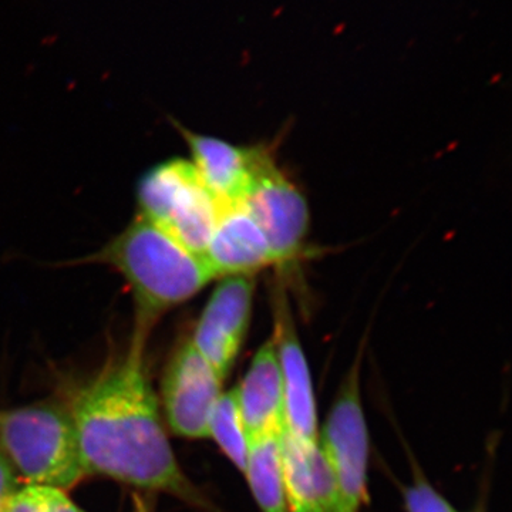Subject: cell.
Listing matches in <instances>:
<instances>
[{"instance_id":"9a60e30c","label":"cell","mask_w":512,"mask_h":512,"mask_svg":"<svg viewBox=\"0 0 512 512\" xmlns=\"http://www.w3.org/2000/svg\"><path fill=\"white\" fill-rule=\"evenodd\" d=\"M210 437L217 441L225 456L239 471H247L249 440L241 412L237 392L222 393L210 420Z\"/></svg>"},{"instance_id":"ac0fdd59","label":"cell","mask_w":512,"mask_h":512,"mask_svg":"<svg viewBox=\"0 0 512 512\" xmlns=\"http://www.w3.org/2000/svg\"><path fill=\"white\" fill-rule=\"evenodd\" d=\"M133 512H151L150 508H148V505L144 503L143 500H141L138 495L134 497V511Z\"/></svg>"},{"instance_id":"5b68a950","label":"cell","mask_w":512,"mask_h":512,"mask_svg":"<svg viewBox=\"0 0 512 512\" xmlns=\"http://www.w3.org/2000/svg\"><path fill=\"white\" fill-rule=\"evenodd\" d=\"M319 446L328 458L336 483L333 512H359L365 500L369 433L360 399V356L339 389Z\"/></svg>"},{"instance_id":"52a82bcc","label":"cell","mask_w":512,"mask_h":512,"mask_svg":"<svg viewBox=\"0 0 512 512\" xmlns=\"http://www.w3.org/2000/svg\"><path fill=\"white\" fill-rule=\"evenodd\" d=\"M222 383L191 340L178 345L161 380L165 420L174 434L191 440L210 437V420Z\"/></svg>"},{"instance_id":"30bf717a","label":"cell","mask_w":512,"mask_h":512,"mask_svg":"<svg viewBox=\"0 0 512 512\" xmlns=\"http://www.w3.org/2000/svg\"><path fill=\"white\" fill-rule=\"evenodd\" d=\"M282 477L291 512H333L336 483L319 441H305L288 430L279 437Z\"/></svg>"},{"instance_id":"277c9868","label":"cell","mask_w":512,"mask_h":512,"mask_svg":"<svg viewBox=\"0 0 512 512\" xmlns=\"http://www.w3.org/2000/svg\"><path fill=\"white\" fill-rule=\"evenodd\" d=\"M137 200L144 220L205 261L224 208L191 161L177 158L151 168L138 184Z\"/></svg>"},{"instance_id":"6da1fadb","label":"cell","mask_w":512,"mask_h":512,"mask_svg":"<svg viewBox=\"0 0 512 512\" xmlns=\"http://www.w3.org/2000/svg\"><path fill=\"white\" fill-rule=\"evenodd\" d=\"M146 345L147 340L133 336L126 355L74 397L69 413L84 466L89 476L207 507L181 470L165 433L144 360Z\"/></svg>"},{"instance_id":"8fae6325","label":"cell","mask_w":512,"mask_h":512,"mask_svg":"<svg viewBox=\"0 0 512 512\" xmlns=\"http://www.w3.org/2000/svg\"><path fill=\"white\" fill-rule=\"evenodd\" d=\"M235 392L249 444L281 437L286 429L284 389L274 339L256 352Z\"/></svg>"},{"instance_id":"e0dca14e","label":"cell","mask_w":512,"mask_h":512,"mask_svg":"<svg viewBox=\"0 0 512 512\" xmlns=\"http://www.w3.org/2000/svg\"><path fill=\"white\" fill-rule=\"evenodd\" d=\"M20 487L18 474L9 461L0 453V512H5L6 503Z\"/></svg>"},{"instance_id":"3957f363","label":"cell","mask_w":512,"mask_h":512,"mask_svg":"<svg viewBox=\"0 0 512 512\" xmlns=\"http://www.w3.org/2000/svg\"><path fill=\"white\" fill-rule=\"evenodd\" d=\"M0 453L25 484L66 491L89 477L72 416L55 406L0 414Z\"/></svg>"},{"instance_id":"4fadbf2b","label":"cell","mask_w":512,"mask_h":512,"mask_svg":"<svg viewBox=\"0 0 512 512\" xmlns=\"http://www.w3.org/2000/svg\"><path fill=\"white\" fill-rule=\"evenodd\" d=\"M205 262L217 278L252 275L265 266L275 265L265 235L242 205L222 210Z\"/></svg>"},{"instance_id":"5bb4252c","label":"cell","mask_w":512,"mask_h":512,"mask_svg":"<svg viewBox=\"0 0 512 512\" xmlns=\"http://www.w3.org/2000/svg\"><path fill=\"white\" fill-rule=\"evenodd\" d=\"M245 477L262 511L291 512L282 477L279 437H269L249 444Z\"/></svg>"},{"instance_id":"7a4b0ae2","label":"cell","mask_w":512,"mask_h":512,"mask_svg":"<svg viewBox=\"0 0 512 512\" xmlns=\"http://www.w3.org/2000/svg\"><path fill=\"white\" fill-rule=\"evenodd\" d=\"M90 261L109 265L126 279L136 308L133 336L144 340L164 313L217 278L204 259L180 247L141 215Z\"/></svg>"},{"instance_id":"9c48e42d","label":"cell","mask_w":512,"mask_h":512,"mask_svg":"<svg viewBox=\"0 0 512 512\" xmlns=\"http://www.w3.org/2000/svg\"><path fill=\"white\" fill-rule=\"evenodd\" d=\"M274 322L272 339L284 389L286 430L299 439L316 443L319 441L318 419L311 370L296 333L291 306L281 288L274 295Z\"/></svg>"},{"instance_id":"2e32d148","label":"cell","mask_w":512,"mask_h":512,"mask_svg":"<svg viewBox=\"0 0 512 512\" xmlns=\"http://www.w3.org/2000/svg\"><path fill=\"white\" fill-rule=\"evenodd\" d=\"M404 500L409 512H457L423 477L407 488Z\"/></svg>"},{"instance_id":"8992f818","label":"cell","mask_w":512,"mask_h":512,"mask_svg":"<svg viewBox=\"0 0 512 512\" xmlns=\"http://www.w3.org/2000/svg\"><path fill=\"white\" fill-rule=\"evenodd\" d=\"M242 207L265 235L275 265L293 261L308 232V204L298 188L276 167L274 158L262 148Z\"/></svg>"},{"instance_id":"ba28073f","label":"cell","mask_w":512,"mask_h":512,"mask_svg":"<svg viewBox=\"0 0 512 512\" xmlns=\"http://www.w3.org/2000/svg\"><path fill=\"white\" fill-rule=\"evenodd\" d=\"M254 291L252 275L225 276L195 326L192 345L222 380L237 362L247 338Z\"/></svg>"},{"instance_id":"7c38bea8","label":"cell","mask_w":512,"mask_h":512,"mask_svg":"<svg viewBox=\"0 0 512 512\" xmlns=\"http://www.w3.org/2000/svg\"><path fill=\"white\" fill-rule=\"evenodd\" d=\"M192 154L191 163L221 207L244 204L254 180L259 148L232 146L220 138L181 128Z\"/></svg>"}]
</instances>
